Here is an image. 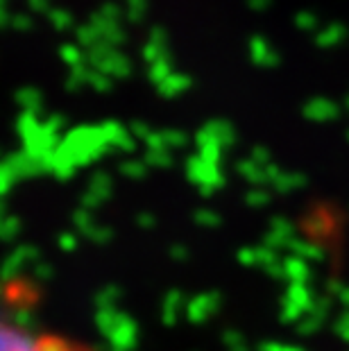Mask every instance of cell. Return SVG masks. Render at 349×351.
Returning <instances> with one entry per match:
<instances>
[{"mask_svg":"<svg viewBox=\"0 0 349 351\" xmlns=\"http://www.w3.org/2000/svg\"><path fill=\"white\" fill-rule=\"evenodd\" d=\"M0 351H43V349L27 333L0 322Z\"/></svg>","mask_w":349,"mask_h":351,"instance_id":"6da1fadb","label":"cell"}]
</instances>
